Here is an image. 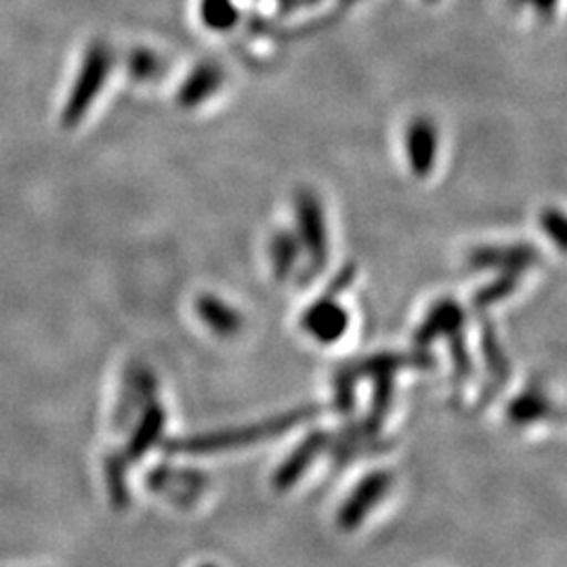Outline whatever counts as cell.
<instances>
[{"label": "cell", "mask_w": 567, "mask_h": 567, "mask_svg": "<svg viewBox=\"0 0 567 567\" xmlns=\"http://www.w3.org/2000/svg\"><path fill=\"white\" fill-rule=\"evenodd\" d=\"M200 18L208 30L227 32L238 23V7L234 0H200Z\"/></svg>", "instance_id": "22"}, {"label": "cell", "mask_w": 567, "mask_h": 567, "mask_svg": "<svg viewBox=\"0 0 567 567\" xmlns=\"http://www.w3.org/2000/svg\"><path fill=\"white\" fill-rule=\"evenodd\" d=\"M221 84H224V70L217 63H200L187 74V79L179 86L177 103L183 110H192L210 100L221 89Z\"/></svg>", "instance_id": "13"}, {"label": "cell", "mask_w": 567, "mask_h": 567, "mask_svg": "<svg viewBox=\"0 0 567 567\" xmlns=\"http://www.w3.org/2000/svg\"><path fill=\"white\" fill-rule=\"evenodd\" d=\"M463 326H465L463 307L454 299H442L429 309L423 324L414 334V343L419 349H425L437 339H444V337L447 339L456 332H463Z\"/></svg>", "instance_id": "11"}, {"label": "cell", "mask_w": 567, "mask_h": 567, "mask_svg": "<svg viewBox=\"0 0 567 567\" xmlns=\"http://www.w3.org/2000/svg\"><path fill=\"white\" fill-rule=\"evenodd\" d=\"M147 484L158 492L166 494L179 505H192L204 487L208 486L206 475L192 468H175V466H158L150 473Z\"/></svg>", "instance_id": "9"}, {"label": "cell", "mask_w": 567, "mask_h": 567, "mask_svg": "<svg viewBox=\"0 0 567 567\" xmlns=\"http://www.w3.org/2000/svg\"><path fill=\"white\" fill-rule=\"evenodd\" d=\"M482 349H484V358H486V368L489 372V381H492V389L489 391H498L501 386L507 383L508 379V360L503 351V347L498 343L496 330L494 326L486 324L484 334H482Z\"/></svg>", "instance_id": "20"}, {"label": "cell", "mask_w": 567, "mask_h": 567, "mask_svg": "<svg viewBox=\"0 0 567 567\" xmlns=\"http://www.w3.org/2000/svg\"><path fill=\"white\" fill-rule=\"evenodd\" d=\"M404 150L410 171L419 179H426L435 168L440 152V131L435 122L426 116H416L410 121L405 128Z\"/></svg>", "instance_id": "6"}, {"label": "cell", "mask_w": 567, "mask_h": 567, "mask_svg": "<svg viewBox=\"0 0 567 567\" xmlns=\"http://www.w3.org/2000/svg\"><path fill=\"white\" fill-rule=\"evenodd\" d=\"M555 412L547 393L538 386L522 391L507 408V419L515 426H527L545 421Z\"/></svg>", "instance_id": "15"}, {"label": "cell", "mask_w": 567, "mask_h": 567, "mask_svg": "<svg viewBox=\"0 0 567 567\" xmlns=\"http://www.w3.org/2000/svg\"><path fill=\"white\" fill-rule=\"evenodd\" d=\"M203 567H215V566H203Z\"/></svg>", "instance_id": "30"}, {"label": "cell", "mask_w": 567, "mask_h": 567, "mask_svg": "<svg viewBox=\"0 0 567 567\" xmlns=\"http://www.w3.org/2000/svg\"><path fill=\"white\" fill-rule=\"evenodd\" d=\"M301 255V243L292 231H276L269 240V259L271 269L278 280H286L299 261Z\"/></svg>", "instance_id": "18"}, {"label": "cell", "mask_w": 567, "mask_h": 567, "mask_svg": "<svg viewBox=\"0 0 567 567\" xmlns=\"http://www.w3.org/2000/svg\"><path fill=\"white\" fill-rule=\"evenodd\" d=\"M305 332L311 334L316 341L320 343L332 344L339 339H343L347 328H349V313L343 305L337 303L334 295L324 292V297H320L311 307H307V311L301 318Z\"/></svg>", "instance_id": "7"}, {"label": "cell", "mask_w": 567, "mask_h": 567, "mask_svg": "<svg viewBox=\"0 0 567 567\" xmlns=\"http://www.w3.org/2000/svg\"><path fill=\"white\" fill-rule=\"evenodd\" d=\"M316 414H318V408L305 405V408H297V410H288L280 416H271V419L261 421V423L225 429V431H213V433H203V435H189V437H179V440H168L164 444V452H168V454H194V456L196 454L229 452V450H238V447L257 444V442L280 437L284 433H288L290 429L313 419Z\"/></svg>", "instance_id": "1"}, {"label": "cell", "mask_w": 567, "mask_h": 567, "mask_svg": "<svg viewBox=\"0 0 567 567\" xmlns=\"http://www.w3.org/2000/svg\"><path fill=\"white\" fill-rule=\"evenodd\" d=\"M196 311L204 324L219 337H234L243 330V316L238 313V309L225 303L219 297L203 295L196 301Z\"/></svg>", "instance_id": "14"}, {"label": "cell", "mask_w": 567, "mask_h": 567, "mask_svg": "<svg viewBox=\"0 0 567 567\" xmlns=\"http://www.w3.org/2000/svg\"><path fill=\"white\" fill-rule=\"evenodd\" d=\"M372 381H374V395H372V405H370V414L364 421V426L370 435H377L393 402V374H379Z\"/></svg>", "instance_id": "21"}, {"label": "cell", "mask_w": 567, "mask_h": 567, "mask_svg": "<svg viewBox=\"0 0 567 567\" xmlns=\"http://www.w3.org/2000/svg\"><path fill=\"white\" fill-rule=\"evenodd\" d=\"M128 461L124 458L122 452H114L105 458L103 463V475H105V486L110 494L112 507L124 511L131 505V489H128Z\"/></svg>", "instance_id": "17"}, {"label": "cell", "mask_w": 567, "mask_h": 567, "mask_svg": "<svg viewBox=\"0 0 567 567\" xmlns=\"http://www.w3.org/2000/svg\"><path fill=\"white\" fill-rule=\"evenodd\" d=\"M372 437L374 435H370L362 423V425L344 429L334 437L330 435V446L328 447L332 450V458L337 461V465H349L351 458L365 452V446H372Z\"/></svg>", "instance_id": "19"}, {"label": "cell", "mask_w": 567, "mask_h": 567, "mask_svg": "<svg viewBox=\"0 0 567 567\" xmlns=\"http://www.w3.org/2000/svg\"><path fill=\"white\" fill-rule=\"evenodd\" d=\"M295 215L299 225V243L309 257L307 276H318L324 269L330 246H328V229H326L324 206L311 189H299L295 196Z\"/></svg>", "instance_id": "3"}, {"label": "cell", "mask_w": 567, "mask_h": 567, "mask_svg": "<svg viewBox=\"0 0 567 567\" xmlns=\"http://www.w3.org/2000/svg\"><path fill=\"white\" fill-rule=\"evenodd\" d=\"M393 486V477L386 471H374L368 473L364 480L353 487L349 498L344 501L339 513H337V524L344 532H353L355 527L362 526L370 511L383 503L389 489Z\"/></svg>", "instance_id": "4"}, {"label": "cell", "mask_w": 567, "mask_h": 567, "mask_svg": "<svg viewBox=\"0 0 567 567\" xmlns=\"http://www.w3.org/2000/svg\"><path fill=\"white\" fill-rule=\"evenodd\" d=\"M431 2H435V0H431Z\"/></svg>", "instance_id": "31"}, {"label": "cell", "mask_w": 567, "mask_h": 567, "mask_svg": "<svg viewBox=\"0 0 567 567\" xmlns=\"http://www.w3.org/2000/svg\"><path fill=\"white\" fill-rule=\"evenodd\" d=\"M522 282V274L517 271H501V276L494 282L487 284L475 297V307L487 309L492 305L501 303L508 295L515 292V288Z\"/></svg>", "instance_id": "23"}, {"label": "cell", "mask_w": 567, "mask_h": 567, "mask_svg": "<svg viewBox=\"0 0 567 567\" xmlns=\"http://www.w3.org/2000/svg\"><path fill=\"white\" fill-rule=\"evenodd\" d=\"M330 446V435L326 431H311L309 435H305L303 442L295 447L280 468L274 473L271 484L276 489H288L295 486L305 475V471L313 465L326 450Z\"/></svg>", "instance_id": "8"}, {"label": "cell", "mask_w": 567, "mask_h": 567, "mask_svg": "<svg viewBox=\"0 0 567 567\" xmlns=\"http://www.w3.org/2000/svg\"><path fill=\"white\" fill-rule=\"evenodd\" d=\"M536 264H538V250L529 244L480 246L468 255V265L475 269H498V271L524 274Z\"/></svg>", "instance_id": "10"}, {"label": "cell", "mask_w": 567, "mask_h": 567, "mask_svg": "<svg viewBox=\"0 0 567 567\" xmlns=\"http://www.w3.org/2000/svg\"><path fill=\"white\" fill-rule=\"evenodd\" d=\"M343 2L344 7H349V4H353V2H358V0H341Z\"/></svg>", "instance_id": "29"}, {"label": "cell", "mask_w": 567, "mask_h": 567, "mask_svg": "<svg viewBox=\"0 0 567 567\" xmlns=\"http://www.w3.org/2000/svg\"><path fill=\"white\" fill-rule=\"evenodd\" d=\"M517 7H524V4H529L540 18H545L548 20L553 13H555V9H557V2L559 0H513Z\"/></svg>", "instance_id": "28"}, {"label": "cell", "mask_w": 567, "mask_h": 567, "mask_svg": "<svg viewBox=\"0 0 567 567\" xmlns=\"http://www.w3.org/2000/svg\"><path fill=\"white\" fill-rule=\"evenodd\" d=\"M450 341V353H452V362H454V377L456 381H466V377L471 374V358L466 351L465 337L463 332H456L452 337H447Z\"/></svg>", "instance_id": "27"}, {"label": "cell", "mask_w": 567, "mask_h": 567, "mask_svg": "<svg viewBox=\"0 0 567 567\" xmlns=\"http://www.w3.org/2000/svg\"><path fill=\"white\" fill-rule=\"evenodd\" d=\"M158 381L154 372L142 364H131L122 379L121 398L114 408V429L124 431L140 408L154 402Z\"/></svg>", "instance_id": "5"}, {"label": "cell", "mask_w": 567, "mask_h": 567, "mask_svg": "<svg viewBox=\"0 0 567 567\" xmlns=\"http://www.w3.org/2000/svg\"><path fill=\"white\" fill-rule=\"evenodd\" d=\"M112 63H114L112 49L105 42L95 41L89 44V49L82 58L79 76L72 84L70 95H68L63 112H61V124L65 128H74L84 121L91 105L100 97V93L105 86Z\"/></svg>", "instance_id": "2"}, {"label": "cell", "mask_w": 567, "mask_h": 567, "mask_svg": "<svg viewBox=\"0 0 567 567\" xmlns=\"http://www.w3.org/2000/svg\"><path fill=\"white\" fill-rule=\"evenodd\" d=\"M128 70L135 81H154L161 72V60L147 49H137L131 53Z\"/></svg>", "instance_id": "26"}, {"label": "cell", "mask_w": 567, "mask_h": 567, "mask_svg": "<svg viewBox=\"0 0 567 567\" xmlns=\"http://www.w3.org/2000/svg\"><path fill=\"white\" fill-rule=\"evenodd\" d=\"M164 425H166V414H164L163 405L156 404V402L145 405L142 421L131 433V440L126 442V447L122 452L124 458L128 463H137L152 447L158 446L163 440Z\"/></svg>", "instance_id": "12"}, {"label": "cell", "mask_w": 567, "mask_h": 567, "mask_svg": "<svg viewBox=\"0 0 567 567\" xmlns=\"http://www.w3.org/2000/svg\"><path fill=\"white\" fill-rule=\"evenodd\" d=\"M431 365H433V358L423 351H416V353H381L351 368L358 374V379L360 377L374 379L379 374H393L402 368H431Z\"/></svg>", "instance_id": "16"}, {"label": "cell", "mask_w": 567, "mask_h": 567, "mask_svg": "<svg viewBox=\"0 0 567 567\" xmlns=\"http://www.w3.org/2000/svg\"><path fill=\"white\" fill-rule=\"evenodd\" d=\"M540 229L553 246L567 255V213L557 206H547L540 213Z\"/></svg>", "instance_id": "24"}, {"label": "cell", "mask_w": 567, "mask_h": 567, "mask_svg": "<svg viewBox=\"0 0 567 567\" xmlns=\"http://www.w3.org/2000/svg\"><path fill=\"white\" fill-rule=\"evenodd\" d=\"M355 385H358V374L353 372L351 365L339 368L334 374V402L341 410V414H349L355 404Z\"/></svg>", "instance_id": "25"}]
</instances>
